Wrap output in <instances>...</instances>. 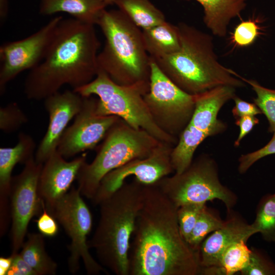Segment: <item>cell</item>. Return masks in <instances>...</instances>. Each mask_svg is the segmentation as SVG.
Instances as JSON below:
<instances>
[{"mask_svg":"<svg viewBox=\"0 0 275 275\" xmlns=\"http://www.w3.org/2000/svg\"><path fill=\"white\" fill-rule=\"evenodd\" d=\"M177 209L156 184L145 185L130 240L129 275L200 274L198 252L181 234Z\"/></svg>","mask_w":275,"mask_h":275,"instance_id":"cell-1","label":"cell"},{"mask_svg":"<svg viewBox=\"0 0 275 275\" xmlns=\"http://www.w3.org/2000/svg\"><path fill=\"white\" fill-rule=\"evenodd\" d=\"M94 25L74 18L60 21L43 59L25 79L28 99L44 100L65 85L74 90L94 79L100 46Z\"/></svg>","mask_w":275,"mask_h":275,"instance_id":"cell-2","label":"cell"},{"mask_svg":"<svg viewBox=\"0 0 275 275\" xmlns=\"http://www.w3.org/2000/svg\"><path fill=\"white\" fill-rule=\"evenodd\" d=\"M177 25L181 42L179 50L161 58H152L172 81L193 95L222 86H245V82L235 76L233 70L219 63L211 35L184 22Z\"/></svg>","mask_w":275,"mask_h":275,"instance_id":"cell-3","label":"cell"},{"mask_svg":"<svg viewBox=\"0 0 275 275\" xmlns=\"http://www.w3.org/2000/svg\"><path fill=\"white\" fill-rule=\"evenodd\" d=\"M145 187L134 178L98 204L100 218L88 245L100 264L116 275H129L130 240L143 205Z\"/></svg>","mask_w":275,"mask_h":275,"instance_id":"cell-4","label":"cell"},{"mask_svg":"<svg viewBox=\"0 0 275 275\" xmlns=\"http://www.w3.org/2000/svg\"><path fill=\"white\" fill-rule=\"evenodd\" d=\"M97 25L105 37L97 57L99 70L120 85L149 84L150 57L141 29L119 9H105Z\"/></svg>","mask_w":275,"mask_h":275,"instance_id":"cell-5","label":"cell"},{"mask_svg":"<svg viewBox=\"0 0 275 275\" xmlns=\"http://www.w3.org/2000/svg\"><path fill=\"white\" fill-rule=\"evenodd\" d=\"M103 140L93 160L82 165L76 179L81 195L91 200L107 173L132 160L149 156L162 142L121 118Z\"/></svg>","mask_w":275,"mask_h":275,"instance_id":"cell-6","label":"cell"},{"mask_svg":"<svg viewBox=\"0 0 275 275\" xmlns=\"http://www.w3.org/2000/svg\"><path fill=\"white\" fill-rule=\"evenodd\" d=\"M149 84L122 86L99 70L88 84L73 90L82 97H98L97 112L114 115L136 129L145 130L158 141L175 146L178 139L162 131L154 122L144 99Z\"/></svg>","mask_w":275,"mask_h":275,"instance_id":"cell-7","label":"cell"},{"mask_svg":"<svg viewBox=\"0 0 275 275\" xmlns=\"http://www.w3.org/2000/svg\"><path fill=\"white\" fill-rule=\"evenodd\" d=\"M155 184L177 208L189 203L206 204L216 199L229 211L237 201L236 195L220 181L215 161L206 154L193 160L182 173L166 176Z\"/></svg>","mask_w":275,"mask_h":275,"instance_id":"cell-8","label":"cell"},{"mask_svg":"<svg viewBox=\"0 0 275 275\" xmlns=\"http://www.w3.org/2000/svg\"><path fill=\"white\" fill-rule=\"evenodd\" d=\"M235 89L222 86L195 95L193 114L171 153L175 173H181L189 166L196 150L205 139L227 129L226 124L217 116L225 104L236 96Z\"/></svg>","mask_w":275,"mask_h":275,"instance_id":"cell-9","label":"cell"},{"mask_svg":"<svg viewBox=\"0 0 275 275\" xmlns=\"http://www.w3.org/2000/svg\"><path fill=\"white\" fill-rule=\"evenodd\" d=\"M144 99L158 127L178 140L194 112L195 96L172 81L151 57L149 89Z\"/></svg>","mask_w":275,"mask_h":275,"instance_id":"cell-10","label":"cell"},{"mask_svg":"<svg viewBox=\"0 0 275 275\" xmlns=\"http://www.w3.org/2000/svg\"><path fill=\"white\" fill-rule=\"evenodd\" d=\"M81 196L77 188L72 187L52 205L45 208L70 238L68 261L70 272L74 273L78 271L81 260L88 274H98L101 272H105V270L89 252L87 237L92 229V216Z\"/></svg>","mask_w":275,"mask_h":275,"instance_id":"cell-11","label":"cell"},{"mask_svg":"<svg viewBox=\"0 0 275 275\" xmlns=\"http://www.w3.org/2000/svg\"><path fill=\"white\" fill-rule=\"evenodd\" d=\"M43 164L37 163L33 156L24 163L21 173L12 177L10 194L12 253L21 249L30 221L42 210L38 182Z\"/></svg>","mask_w":275,"mask_h":275,"instance_id":"cell-12","label":"cell"},{"mask_svg":"<svg viewBox=\"0 0 275 275\" xmlns=\"http://www.w3.org/2000/svg\"><path fill=\"white\" fill-rule=\"evenodd\" d=\"M62 16L52 18L29 36L6 42L0 47V93L20 73L31 70L43 59Z\"/></svg>","mask_w":275,"mask_h":275,"instance_id":"cell-13","label":"cell"},{"mask_svg":"<svg viewBox=\"0 0 275 275\" xmlns=\"http://www.w3.org/2000/svg\"><path fill=\"white\" fill-rule=\"evenodd\" d=\"M174 146L161 142L148 157L132 160L107 173L92 200L96 205L119 188L129 176L145 185L155 184L174 172L171 153Z\"/></svg>","mask_w":275,"mask_h":275,"instance_id":"cell-14","label":"cell"},{"mask_svg":"<svg viewBox=\"0 0 275 275\" xmlns=\"http://www.w3.org/2000/svg\"><path fill=\"white\" fill-rule=\"evenodd\" d=\"M82 107L71 125L63 133L57 151L65 159L94 149L103 140L120 119L114 115H102L97 112L98 99L83 97Z\"/></svg>","mask_w":275,"mask_h":275,"instance_id":"cell-15","label":"cell"},{"mask_svg":"<svg viewBox=\"0 0 275 275\" xmlns=\"http://www.w3.org/2000/svg\"><path fill=\"white\" fill-rule=\"evenodd\" d=\"M84 97L73 90L58 92L44 99L49 117L48 127L35 154L37 163L43 164L57 150L69 122L80 110Z\"/></svg>","mask_w":275,"mask_h":275,"instance_id":"cell-16","label":"cell"},{"mask_svg":"<svg viewBox=\"0 0 275 275\" xmlns=\"http://www.w3.org/2000/svg\"><path fill=\"white\" fill-rule=\"evenodd\" d=\"M227 212L224 225L206 237L199 248L200 274L206 275L216 267L222 253L231 244L241 240L248 241L257 233L252 224L247 223L232 209Z\"/></svg>","mask_w":275,"mask_h":275,"instance_id":"cell-17","label":"cell"},{"mask_svg":"<svg viewBox=\"0 0 275 275\" xmlns=\"http://www.w3.org/2000/svg\"><path fill=\"white\" fill-rule=\"evenodd\" d=\"M86 162L85 154L68 161L57 150L43 163L38 182V192L46 207L63 197L77 179Z\"/></svg>","mask_w":275,"mask_h":275,"instance_id":"cell-18","label":"cell"},{"mask_svg":"<svg viewBox=\"0 0 275 275\" xmlns=\"http://www.w3.org/2000/svg\"><path fill=\"white\" fill-rule=\"evenodd\" d=\"M36 143L31 135L20 132L13 147L0 148V233L3 235L9 223L10 216V194L12 173L19 163H25L35 156Z\"/></svg>","mask_w":275,"mask_h":275,"instance_id":"cell-19","label":"cell"},{"mask_svg":"<svg viewBox=\"0 0 275 275\" xmlns=\"http://www.w3.org/2000/svg\"><path fill=\"white\" fill-rule=\"evenodd\" d=\"M190 1V0H181ZM203 7V21L212 34L225 37L231 20L239 16L248 0H195Z\"/></svg>","mask_w":275,"mask_h":275,"instance_id":"cell-20","label":"cell"},{"mask_svg":"<svg viewBox=\"0 0 275 275\" xmlns=\"http://www.w3.org/2000/svg\"><path fill=\"white\" fill-rule=\"evenodd\" d=\"M106 7L101 0H40L39 12L43 15L64 12L81 22L95 25Z\"/></svg>","mask_w":275,"mask_h":275,"instance_id":"cell-21","label":"cell"},{"mask_svg":"<svg viewBox=\"0 0 275 275\" xmlns=\"http://www.w3.org/2000/svg\"><path fill=\"white\" fill-rule=\"evenodd\" d=\"M142 31L145 48L150 57L153 59L171 54L180 48V33L177 25L165 21Z\"/></svg>","mask_w":275,"mask_h":275,"instance_id":"cell-22","label":"cell"},{"mask_svg":"<svg viewBox=\"0 0 275 275\" xmlns=\"http://www.w3.org/2000/svg\"><path fill=\"white\" fill-rule=\"evenodd\" d=\"M42 234L29 233L19 254L37 275H54L57 264L47 254Z\"/></svg>","mask_w":275,"mask_h":275,"instance_id":"cell-23","label":"cell"},{"mask_svg":"<svg viewBox=\"0 0 275 275\" xmlns=\"http://www.w3.org/2000/svg\"><path fill=\"white\" fill-rule=\"evenodd\" d=\"M114 4L142 30L166 21L163 13L149 0H116Z\"/></svg>","mask_w":275,"mask_h":275,"instance_id":"cell-24","label":"cell"},{"mask_svg":"<svg viewBox=\"0 0 275 275\" xmlns=\"http://www.w3.org/2000/svg\"><path fill=\"white\" fill-rule=\"evenodd\" d=\"M246 242V240H241L229 246L221 256L217 266L206 275H233L241 272L248 265L251 254V249Z\"/></svg>","mask_w":275,"mask_h":275,"instance_id":"cell-25","label":"cell"},{"mask_svg":"<svg viewBox=\"0 0 275 275\" xmlns=\"http://www.w3.org/2000/svg\"><path fill=\"white\" fill-rule=\"evenodd\" d=\"M252 225L265 241L275 242V193L266 195L260 199Z\"/></svg>","mask_w":275,"mask_h":275,"instance_id":"cell-26","label":"cell"},{"mask_svg":"<svg viewBox=\"0 0 275 275\" xmlns=\"http://www.w3.org/2000/svg\"><path fill=\"white\" fill-rule=\"evenodd\" d=\"M234 75L244 82L248 84L256 95L254 102L263 114L268 123V131H275V90L270 89L261 85L254 79H248L234 71Z\"/></svg>","mask_w":275,"mask_h":275,"instance_id":"cell-27","label":"cell"},{"mask_svg":"<svg viewBox=\"0 0 275 275\" xmlns=\"http://www.w3.org/2000/svg\"><path fill=\"white\" fill-rule=\"evenodd\" d=\"M222 220L205 205L201 209L188 243L195 251L199 248L207 235L221 228Z\"/></svg>","mask_w":275,"mask_h":275,"instance_id":"cell-28","label":"cell"},{"mask_svg":"<svg viewBox=\"0 0 275 275\" xmlns=\"http://www.w3.org/2000/svg\"><path fill=\"white\" fill-rule=\"evenodd\" d=\"M28 121V117L16 103L0 108V129L9 133L17 131Z\"/></svg>","mask_w":275,"mask_h":275,"instance_id":"cell-29","label":"cell"},{"mask_svg":"<svg viewBox=\"0 0 275 275\" xmlns=\"http://www.w3.org/2000/svg\"><path fill=\"white\" fill-rule=\"evenodd\" d=\"M206 204L189 203L177 209V215L181 234L188 242L200 212Z\"/></svg>","mask_w":275,"mask_h":275,"instance_id":"cell-30","label":"cell"},{"mask_svg":"<svg viewBox=\"0 0 275 275\" xmlns=\"http://www.w3.org/2000/svg\"><path fill=\"white\" fill-rule=\"evenodd\" d=\"M260 34V28L256 20L250 19L239 23L231 36V41L235 46L244 47L251 45Z\"/></svg>","mask_w":275,"mask_h":275,"instance_id":"cell-31","label":"cell"},{"mask_svg":"<svg viewBox=\"0 0 275 275\" xmlns=\"http://www.w3.org/2000/svg\"><path fill=\"white\" fill-rule=\"evenodd\" d=\"M242 275H275V264L260 250L253 248L248 265Z\"/></svg>","mask_w":275,"mask_h":275,"instance_id":"cell-32","label":"cell"},{"mask_svg":"<svg viewBox=\"0 0 275 275\" xmlns=\"http://www.w3.org/2000/svg\"><path fill=\"white\" fill-rule=\"evenodd\" d=\"M269 142L261 148L243 154L239 158L238 171L240 174L245 173L259 159L271 154H275V131Z\"/></svg>","mask_w":275,"mask_h":275,"instance_id":"cell-33","label":"cell"},{"mask_svg":"<svg viewBox=\"0 0 275 275\" xmlns=\"http://www.w3.org/2000/svg\"><path fill=\"white\" fill-rule=\"evenodd\" d=\"M42 204L43 211L36 221L38 229L43 236L53 237L58 232L56 219L46 210L43 200Z\"/></svg>","mask_w":275,"mask_h":275,"instance_id":"cell-34","label":"cell"},{"mask_svg":"<svg viewBox=\"0 0 275 275\" xmlns=\"http://www.w3.org/2000/svg\"><path fill=\"white\" fill-rule=\"evenodd\" d=\"M233 99L235 105L232 108V113L235 119L262 114L261 111L255 103L246 102L236 96Z\"/></svg>","mask_w":275,"mask_h":275,"instance_id":"cell-35","label":"cell"},{"mask_svg":"<svg viewBox=\"0 0 275 275\" xmlns=\"http://www.w3.org/2000/svg\"><path fill=\"white\" fill-rule=\"evenodd\" d=\"M259 122L255 116H246L235 119V124L239 127V133L234 142V146L238 147L241 141L249 134L254 127Z\"/></svg>","mask_w":275,"mask_h":275,"instance_id":"cell-36","label":"cell"},{"mask_svg":"<svg viewBox=\"0 0 275 275\" xmlns=\"http://www.w3.org/2000/svg\"><path fill=\"white\" fill-rule=\"evenodd\" d=\"M13 262L7 275H37L34 269L24 260L19 253H12Z\"/></svg>","mask_w":275,"mask_h":275,"instance_id":"cell-37","label":"cell"},{"mask_svg":"<svg viewBox=\"0 0 275 275\" xmlns=\"http://www.w3.org/2000/svg\"><path fill=\"white\" fill-rule=\"evenodd\" d=\"M13 256L8 257H1L0 258V274L7 275L13 262Z\"/></svg>","mask_w":275,"mask_h":275,"instance_id":"cell-38","label":"cell"},{"mask_svg":"<svg viewBox=\"0 0 275 275\" xmlns=\"http://www.w3.org/2000/svg\"><path fill=\"white\" fill-rule=\"evenodd\" d=\"M8 0H0V18L1 22H3L8 14Z\"/></svg>","mask_w":275,"mask_h":275,"instance_id":"cell-39","label":"cell"},{"mask_svg":"<svg viewBox=\"0 0 275 275\" xmlns=\"http://www.w3.org/2000/svg\"><path fill=\"white\" fill-rule=\"evenodd\" d=\"M106 6L115 3L116 0H101Z\"/></svg>","mask_w":275,"mask_h":275,"instance_id":"cell-40","label":"cell"}]
</instances>
